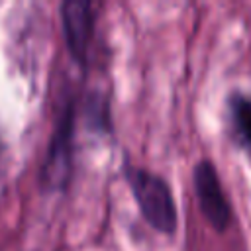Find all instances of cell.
<instances>
[{
    "label": "cell",
    "instance_id": "6da1fadb",
    "mask_svg": "<svg viewBox=\"0 0 251 251\" xmlns=\"http://www.w3.org/2000/svg\"><path fill=\"white\" fill-rule=\"evenodd\" d=\"M126 180L145 222L153 229L173 235L176 231L178 214L167 180L141 167H126Z\"/></svg>",
    "mask_w": 251,
    "mask_h": 251
},
{
    "label": "cell",
    "instance_id": "7a4b0ae2",
    "mask_svg": "<svg viewBox=\"0 0 251 251\" xmlns=\"http://www.w3.org/2000/svg\"><path fill=\"white\" fill-rule=\"evenodd\" d=\"M192 180L204 218L216 231H226L231 224V206L224 194L216 167L208 159L198 161L192 171Z\"/></svg>",
    "mask_w": 251,
    "mask_h": 251
},
{
    "label": "cell",
    "instance_id": "3957f363",
    "mask_svg": "<svg viewBox=\"0 0 251 251\" xmlns=\"http://www.w3.org/2000/svg\"><path fill=\"white\" fill-rule=\"evenodd\" d=\"M73 124H75V112H73V106L69 104L61 116V122L57 124V129H55L51 141H49V149L45 153V161L41 167V178L49 190L65 188V184L71 176Z\"/></svg>",
    "mask_w": 251,
    "mask_h": 251
},
{
    "label": "cell",
    "instance_id": "277c9868",
    "mask_svg": "<svg viewBox=\"0 0 251 251\" xmlns=\"http://www.w3.org/2000/svg\"><path fill=\"white\" fill-rule=\"evenodd\" d=\"M61 24L65 43L71 57L84 65L94 35V6L82 0H67L61 4Z\"/></svg>",
    "mask_w": 251,
    "mask_h": 251
},
{
    "label": "cell",
    "instance_id": "5b68a950",
    "mask_svg": "<svg viewBox=\"0 0 251 251\" xmlns=\"http://www.w3.org/2000/svg\"><path fill=\"white\" fill-rule=\"evenodd\" d=\"M227 114L231 139L239 147L251 149V96L231 92L227 98Z\"/></svg>",
    "mask_w": 251,
    "mask_h": 251
}]
</instances>
